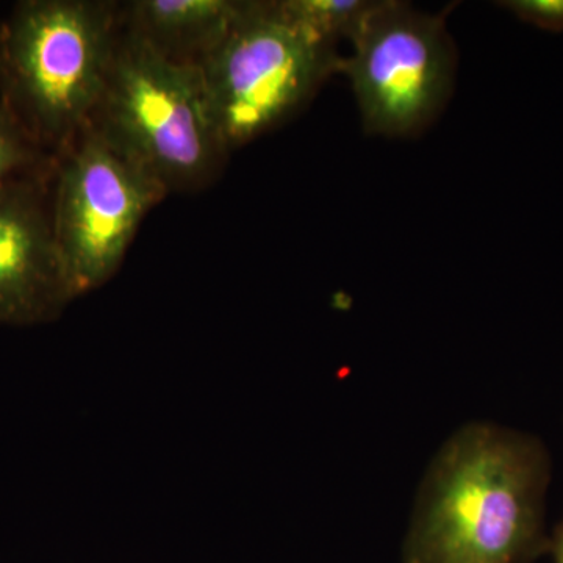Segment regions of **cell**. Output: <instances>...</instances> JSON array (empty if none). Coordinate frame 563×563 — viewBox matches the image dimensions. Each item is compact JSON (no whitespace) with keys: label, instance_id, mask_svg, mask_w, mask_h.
<instances>
[{"label":"cell","instance_id":"cell-1","mask_svg":"<svg viewBox=\"0 0 563 563\" xmlns=\"http://www.w3.org/2000/svg\"><path fill=\"white\" fill-rule=\"evenodd\" d=\"M550 454L539 439L468 422L422 479L402 563H536L550 554Z\"/></svg>","mask_w":563,"mask_h":563},{"label":"cell","instance_id":"cell-2","mask_svg":"<svg viewBox=\"0 0 563 563\" xmlns=\"http://www.w3.org/2000/svg\"><path fill=\"white\" fill-rule=\"evenodd\" d=\"M120 32L107 0H24L0 24V103L52 157L90 122Z\"/></svg>","mask_w":563,"mask_h":563},{"label":"cell","instance_id":"cell-3","mask_svg":"<svg viewBox=\"0 0 563 563\" xmlns=\"http://www.w3.org/2000/svg\"><path fill=\"white\" fill-rule=\"evenodd\" d=\"M88 128L168 192H196L224 169L229 151L201 68L166 60L121 27Z\"/></svg>","mask_w":563,"mask_h":563},{"label":"cell","instance_id":"cell-4","mask_svg":"<svg viewBox=\"0 0 563 563\" xmlns=\"http://www.w3.org/2000/svg\"><path fill=\"white\" fill-rule=\"evenodd\" d=\"M342 55L296 24L279 0H246L201 63L211 117L229 151L279 128L339 73Z\"/></svg>","mask_w":563,"mask_h":563},{"label":"cell","instance_id":"cell-5","mask_svg":"<svg viewBox=\"0 0 563 563\" xmlns=\"http://www.w3.org/2000/svg\"><path fill=\"white\" fill-rule=\"evenodd\" d=\"M166 196L88 125L57 155L52 224L76 298L118 273L144 217Z\"/></svg>","mask_w":563,"mask_h":563},{"label":"cell","instance_id":"cell-6","mask_svg":"<svg viewBox=\"0 0 563 563\" xmlns=\"http://www.w3.org/2000/svg\"><path fill=\"white\" fill-rule=\"evenodd\" d=\"M342 57L366 132L406 136L422 131L451 96L455 47L443 16L398 0H376Z\"/></svg>","mask_w":563,"mask_h":563},{"label":"cell","instance_id":"cell-7","mask_svg":"<svg viewBox=\"0 0 563 563\" xmlns=\"http://www.w3.org/2000/svg\"><path fill=\"white\" fill-rule=\"evenodd\" d=\"M54 166L0 188V328L46 324L77 299L52 224Z\"/></svg>","mask_w":563,"mask_h":563},{"label":"cell","instance_id":"cell-8","mask_svg":"<svg viewBox=\"0 0 563 563\" xmlns=\"http://www.w3.org/2000/svg\"><path fill=\"white\" fill-rule=\"evenodd\" d=\"M246 0L120 2L121 27L166 60L201 66L225 38Z\"/></svg>","mask_w":563,"mask_h":563},{"label":"cell","instance_id":"cell-9","mask_svg":"<svg viewBox=\"0 0 563 563\" xmlns=\"http://www.w3.org/2000/svg\"><path fill=\"white\" fill-rule=\"evenodd\" d=\"M282 10L296 24L325 43L351 41L376 0H279Z\"/></svg>","mask_w":563,"mask_h":563},{"label":"cell","instance_id":"cell-10","mask_svg":"<svg viewBox=\"0 0 563 563\" xmlns=\"http://www.w3.org/2000/svg\"><path fill=\"white\" fill-rule=\"evenodd\" d=\"M55 158L41 150L0 103V188L22 177L49 172Z\"/></svg>","mask_w":563,"mask_h":563},{"label":"cell","instance_id":"cell-11","mask_svg":"<svg viewBox=\"0 0 563 563\" xmlns=\"http://www.w3.org/2000/svg\"><path fill=\"white\" fill-rule=\"evenodd\" d=\"M499 5L543 31L563 32V0H506Z\"/></svg>","mask_w":563,"mask_h":563},{"label":"cell","instance_id":"cell-12","mask_svg":"<svg viewBox=\"0 0 563 563\" xmlns=\"http://www.w3.org/2000/svg\"><path fill=\"white\" fill-rule=\"evenodd\" d=\"M550 554L553 555L554 563H563V520L551 536Z\"/></svg>","mask_w":563,"mask_h":563}]
</instances>
